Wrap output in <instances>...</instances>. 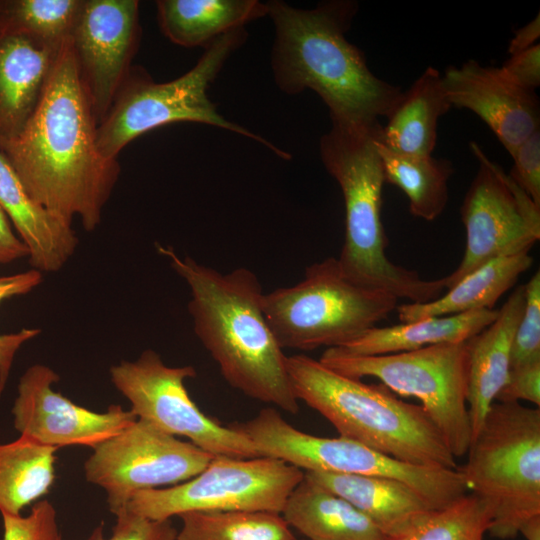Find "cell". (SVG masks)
<instances>
[{
	"label": "cell",
	"instance_id": "cell-1",
	"mask_svg": "<svg viewBox=\"0 0 540 540\" xmlns=\"http://www.w3.org/2000/svg\"><path fill=\"white\" fill-rule=\"evenodd\" d=\"M97 127L70 37L32 117L2 151L29 195L51 214L94 231L120 166L97 146Z\"/></svg>",
	"mask_w": 540,
	"mask_h": 540
},
{
	"label": "cell",
	"instance_id": "cell-2",
	"mask_svg": "<svg viewBox=\"0 0 540 540\" xmlns=\"http://www.w3.org/2000/svg\"><path fill=\"white\" fill-rule=\"evenodd\" d=\"M156 249L189 287L194 332L225 381L254 400L298 413L287 356L266 320L256 274L243 267L220 273L171 246Z\"/></svg>",
	"mask_w": 540,
	"mask_h": 540
},
{
	"label": "cell",
	"instance_id": "cell-3",
	"mask_svg": "<svg viewBox=\"0 0 540 540\" xmlns=\"http://www.w3.org/2000/svg\"><path fill=\"white\" fill-rule=\"evenodd\" d=\"M266 5L275 27L271 67L282 92L314 91L331 121L369 124L388 117L403 91L374 75L363 52L347 40L356 2L325 1L313 9L279 0Z\"/></svg>",
	"mask_w": 540,
	"mask_h": 540
},
{
	"label": "cell",
	"instance_id": "cell-4",
	"mask_svg": "<svg viewBox=\"0 0 540 540\" xmlns=\"http://www.w3.org/2000/svg\"><path fill=\"white\" fill-rule=\"evenodd\" d=\"M382 124L332 121L319 142L327 172L338 183L345 207L344 242L338 259L357 285L388 292L407 303H425L445 289L443 278L423 279L417 271L393 263L381 218L385 184L377 140Z\"/></svg>",
	"mask_w": 540,
	"mask_h": 540
},
{
	"label": "cell",
	"instance_id": "cell-5",
	"mask_svg": "<svg viewBox=\"0 0 540 540\" xmlns=\"http://www.w3.org/2000/svg\"><path fill=\"white\" fill-rule=\"evenodd\" d=\"M298 400L321 414L339 436L406 463L458 468L421 405L399 399L383 384L340 374L305 354L287 356Z\"/></svg>",
	"mask_w": 540,
	"mask_h": 540
},
{
	"label": "cell",
	"instance_id": "cell-6",
	"mask_svg": "<svg viewBox=\"0 0 540 540\" xmlns=\"http://www.w3.org/2000/svg\"><path fill=\"white\" fill-rule=\"evenodd\" d=\"M245 28L235 29L204 49L195 66L180 77L154 82L141 67H132L105 118L97 127V146L107 159L117 160L120 151L137 137L176 122L208 124L260 142L278 157L291 155L248 129L225 119L207 91L228 57L246 40Z\"/></svg>",
	"mask_w": 540,
	"mask_h": 540
},
{
	"label": "cell",
	"instance_id": "cell-7",
	"mask_svg": "<svg viewBox=\"0 0 540 540\" xmlns=\"http://www.w3.org/2000/svg\"><path fill=\"white\" fill-rule=\"evenodd\" d=\"M458 467L468 491L492 507L488 531L513 538L540 515V407L495 402Z\"/></svg>",
	"mask_w": 540,
	"mask_h": 540
},
{
	"label": "cell",
	"instance_id": "cell-8",
	"mask_svg": "<svg viewBox=\"0 0 540 540\" xmlns=\"http://www.w3.org/2000/svg\"><path fill=\"white\" fill-rule=\"evenodd\" d=\"M398 298L355 284L338 259L305 270L297 284L264 293L263 311L282 349L311 351L341 347L377 326L398 306Z\"/></svg>",
	"mask_w": 540,
	"mask_h": 540
},
{
	"label": "cell",
	"instance_id": "cell-9",
	"mask_svg": "<svg viewBox=\"0 0 540 540\" xmlns=\"http://www.w3.org/2000/svg\"><path fill=\"white\" fill-rule=\"evenodd\" d=\"M229 425L246 435L260 456L280 459L304 472L393 478L416 490L433 509L468 493L459 468L413 465L341 436L311 435L294 428L273 407Z\"/></svg>",
	"mask_w": 540,
	"mask_h": 540
},
{
	"label": "cell",
	"instance_id": "cell-10",
	"mask_svg": "<svg viewBox=\"0 0 540 540\" xmlns=\"http://www.w3.org/2000/svg\"><path fill=\"white\" fill-rule=\"evenodd\" d=\"M318 360L345 376L374 377L394 394L418 399L452 455L457 459L467 453L471 428L466 341L373 356L327 348Z\"/></svg>",
	"mask_w": 540,
	"mask_h": 540
},
{
	"label": "cell",
	"instance_id": "cell-11",
	"mask_svg": "<svg viewBox=\"0 0 540 540\" xmlns=\"http://www.w3.org/2000/svg\"><path fill=\"white\" fill-rule=\"evenodd\" d=\"M305 472L271 457L214 456L193 478L173 486L137 492L129 511L168 520L191 511H268L282 513Z\"/></svg>",
	"mask_w": 540,
	"mask_h": 540
},
{
	"label": "cell",
	"instance_id": "cell-12",
	"mask_svg": "<svg viewBox=\"0 0 540 540\" xmlns=\"http://www.w3.org/2000/svg\"><path fill=\"white\" fill-rule=\"evenodd\" d=\"M196 374L191 365L168 366L152 349L110 368L111 382L129 401L137 419L185 437L213 456L260 457L246 435L207 416L191 399L185 381Z\"/></svg>",
	"mask_w": 540,
	"mask_h": 540
},
{
	"label": "cell",
	"instance_id": "cell-13",
	"mask_svg": "<svg viewBox=\"0 0 540 540\" xmlns=\"http://www.w3.org/2000/svg\"><path fill=\"white\" fill-rule=\"evenodd\" d=\"M92 450L84 463L85 478L105 491L114 515L137 492L183 483L214 457L141 419Z\"/></svg>",
	"mask_w": 540,
	"mask_h": 540
},
{
	"label": "cell",
	"instance_id": "cell-14",
	"mask_svg": "<svg viewBox=\"0 0 540 540\" xmlns=\"http://www.w3.org/2000/svg\"><path fill=\"white\" fill-rule=\"evenodd\" d=\"M470 148L478 170L461 206L466 246L459 265L443 277L445 289L486 262L529 253L540 239V206L477 143Z\"/></svg>",
	"mask_w": 540,
	"mask_h": 540
},
{
	"label": "cell",
	"instance_id": "cell-15",
	"mask_svg": "<svg viewBox=\"0 0 540 540\" xmlns=\"http://www.w3.org/2000/svg\"><path fill=\"white\" fill-rule=\"evenodd\" d=\"M141 38L136 0H83L70 39L99 123L131 70Z\"/></svg>",
	"mask_w": 540,
	"mask_h": 540
},
{
	"label": "cell",
	"instance_id": "cell-16",
	"mask_svg": "<svg viewBox=\"0 0 540 540\" xmlns=\"http://www.w3.org/2000/svg\"><path fill=\"white\" fill-rule=\"evenodd\" d=\"M59 379L43 364H34L22 374L12 407L13 424L20 435L56 449L74 445L93 448L137 420L121 405H110L99 413L75 404L54 390Z\"/></svg>",
	"mask_w": 540,
	"mask_h": 540
},
{
	"label": "cell",
	"instance_id": "cell-17",
	"mask_svg": "<svg viewBox=\"0 0 540 540\" xmlns=\"http://www.w3.org/2000/svg\"><path fill=\"white\" fill-rule=\"evenodd\" d=\"M442 79L451 105L474 112L510 155L539 130L536 93L510 82L499 68L470 59L459 67L448 66Z\"/></svg>",
	"mask_w": 540,
	"mask_h": 540
},
{
	"label": "cell",
	"instance_id": "cell-18",
	"mask_svg": "<svg viewBox=\"0 0 540 540\" xmlns=\"http://www.w3.org/2000/svg\"><path fill=\"white\" fill-rule=\"evenodd\" d=\"M63 43L0 27V151L35 112Z\"/></svg>",
	"mask_w": 540,
	"mask_h": 540
},
{
	"label": "cell",
	"instance_id": "cell-19",
	"mask_svg": "<svg viewBox=\"0 0 540 540\" xmlns=\"http://www.w3.org/2000/svg\"><path fill=\"white\" fill-rule=\"evenodd\" d=\"M525 306L524 285L508 297L497 317L466 341L467 410L471 441L479 433L510 371L511 345ZM470 441V442H471Z\"/></svg>",
	"mask_w": 540,
	"mask_h": 540
},
{
	"label": "cell",
	"instance_id": "cell-20",
	"mask_svg": "<svg viewBox=\"0 0 540 540\" xmlns=\"http://www.w3.org/2000/svg\"><path fill=\"white\" fill-rule=\"evenodd\" d=\"M0 206L27 245L32 269L57 272L75 253L79 241L72 224L51 214L29 195L2 152Z\"/></svg>",
	"mask_w": 540,
	"mask_h": 540
},
{
	"label": "cell",
	"instance_id": "cell-21",
	"mask_svg": "<svg viewBox=\"0 0 540 540\" xmlns=\"http://www.w3.org/2000/svg\"><path fill=\"white\" fill-rule=\"evenodd\" d=\"M305 477L349 501L396 540L434 510L406 483L388 477L305 472Z\"/></svg>",
	"mask_w": 540,
	"mask_h": 540
},
{
	"label": "cell",
	"instance_id": "cell-22",
	"mask_svg": "<svg viewBox=\"0 0 540 540\" xmlns=\"http://www.w3.org/2000/svg\"><path fill=\"white\" fill-rule=\"evenodd\" d=\"M281 515L306 540H391L349 501L305 475Z\"/></svg>",
	"mask_w": 540,
	"mask_h": 540
},
{
	"label": "cell",
	"instance_id": "cell-23",
	"mask_svg": "<svg viewBox=\"0 0 540 540\" xmlns=\"http://www.w3.org/2000/svg\"><path fill=\"white\" fill-rule=\"evenodd\" d=\"M533 264L529 253L504 256L486 262L425 303H403L396 310L400 322L492 310L519 277Z\"/></svg>",
	"mask_w": 540,
	"mask_h": 540
},
{
	"label": "cell",
	"instance_id": "cell-24",
	"mask_svg": "<svg viewBox=\"0 0 540 540\" xmlns=\"http://www.w3.org/2000/svg\"><path fill=\"white\" fill-rule=\"evenodd\" d=\"M451 107L442 75L428 67L402 93L382 125L380 142L397 153L430 156L437 141L438 120Z\"/></svg>",
	"mask_w": 540,
	"mask_h": 540
},
{
	"label": "cell",
	"instance_id": "cell-25",
	"mask_svg": "<svg viewBox=\"0 0 540 540\" xmlns=\"http://www.w3.org/2000/svg\"><path fill=\"white\" fill-rule=\"evenodd\" d=\"M498 315V309L424 318L392 326H374L345 343L339 350L362 356L385 355L444 344L465 342Z\"/></svg>",
	"mask_w": 540,
	"mask_h": 540
},
{
	"label": "cell",
	"instance_id": "cell-26",
	"mask_svg": "<svg viewBox=\"0 0 540 540\" xmlns=\"http://www.w3.org/2000/svg\"><path fill=\"white\" fill-rule=\"evenodd\" d=\"M157 19L163 34L183 47H206L216 38L267 15L257 0H159Z\"/></svg>",
	"mask_w": 540,
	"mask_h": 540
},
{
	"label": "cell",
	"instance_id": "cell-27",
	"mask_svg": "<svg viewBox=\"0 0 540 540\" xmlns=\"http://www.w3.org/2000/svg\"><path fill=\"white\" fill-rule=\"evenodd\" d=\"M56 451L25 435L0 443V513L21 514L49 492Z\"/></svg>",
	"mask_w": 540,
	"mask_h": 540
},
{
	"label": "cell",
	"instance_id": "cell-28",
	"mask_svg": "<svg viewBox=\"0 0 540 540\" xmlns=\"http://www.w3.org/2000/svg\"><path fill=\"white\" fill-rule=\"evenodd\" d=\"M381 136V135H380ZM385 183L401 189L409 201V210L426 221L438 218L449 199L448 182L453 167L446 159L406 155L394 152L377 140Z\"/></svg>",
	"mask_w": 540,
	"mask_h": 540
},
{
	"label": "cell",
	"instance_id": "cell-29",
	"mask_svg": "<svg viewBox=\"0 0 540 540\" xmlns=\"http://www.w3.org/2000/svg\"><path fill=\"white\" fill-rule=\"evenodd\" d=\"M177 540H297L279 513L191 511L179 515Z\"/></svg>",
	"mask_w": 540,
	"mask_h": 540
},
{
	"label": "cell",
	"instance_id": "cell-30",
	"mask_svg": "<svg viewBox=\"0 0 540 540\" xmlns=\"http://www.w3.org/2000/svg\"><path fill=\"white\" fill-rule=\"evenodd\" d=\"M83 0H0V27L62 43L71 36Z\"/></svg>",
	"mask_w": 540,
	"mask_h": 540
},
{
	"label": "cell",
	"instance_id": "cell-31",
	"mask_svg": "<svg viewBox=\"0 0 540 540\" xmlns=\"http://www.w3.org/2000/svg\"><path fill=\"white\" fill-rule=\"evenodd\" d=\"M492 507L482 497L467 493L434 509L396 540H483L492 520Z\"/></svg>",
	"mask_w": 540,
	"mask_h": 540
},
{
	"label": "cell",
	"instance_id": "cell-32",
	"mask_svg": "<svg viewBox=\"0 0 540 540\" xmlns=\"http://www.w3.org/2000/svg\"><path fill=\"white\" fill-rule=\"evenodd\" d=\"M42 282V273L30 269L0 277V303L30 293ZM40 334L39 329L23 328L15 333L0 334V395L4 392L15 355L21 346Z\"/></svg>",
	"mask_w": 540,
	"mask_h": 540
},
{
	"label": "cell",
	"instance_id": "cell-33",
	"mask_svg": "<svg viewBox=\"0 0 540 540\" xmlns=\"http://www.w3.org/2000/svg\"><path fill=\"white\" fill-rule=\"evenodd\" d=\"M525 306L516 327L510 369L540 361V271L524 285Z\"/></svg>",
	"mask_w": 540,
	"mask_h": 540
},
{
	"label": "cell",
	"instance_id": "cell-34",
	"mask_svg": "<svg viewBox=\"0 0 540 540\" xmlns=\"http://www.w3.org/2000/svg\"><path fill=\"white\" fill-rule=\"evenodd\" d=\"M3 540H60L62 539L57 513L48 500L35 502L28 515L1 513Z\"/></svg>",
	"mask_w": 540,
	"mask_h": 540
},
{
	"label": "cell",
	"instance_id": "cell-35",
	"mask_svg": "<svg viewBox=\"0 0 540 540\" xmlns=\"http://www.w3.org/2000/svg\"><path fill=\"white\" fill-rule=\"evenodd\" d=\"M115 517L109 538L104 537L103 524H100L86 540H177L178 530L170 519L152 520L126 508L116 513Z\"/></svg>",
	"mask_w": 540,
	"mask_h": 540
},
{
	"label": "cell",
	"instance_id": "cell-36",
	"mask_svg": "<svg viewBox=\"0 0 540 540\" xmlns=\"http://www.w3.org/2000/svg\"><path fill=\"white\" fill-rule=\"evenodd\" d=\"M509 176L540 206V131L534 132L511 155Z\"/></svg>",
	"mask_w": 540,
	"mask_h": 540
},
{
	"label": "cell",
	"instance_id": "cell-37",
	"mask_svg": "<svg viewBox=\"0 0 540 540\" xmlns=\"http://www.w3.org/2000/svg\"><path fill=\"white\" fill-rule=\"evenodd\" d=\"M528 401L540 407V361L510 369L496 402Z\"/></svg>",
	"mask_w": 540,
	"mask_h": 540
},
{
	"label": "cell",
	"instance_id": "cell-38",
	"mask_svg": "<svg viewBox=\"0 0 540 540\" xmlns=\"http://www.w3.org/2000/svg\"><path fill=\"white\" fill-rule=\"evenodd\" d=\"M499 69L516 86L535 92L540 85V45L511 55Z\"/></svg>",
	"mask_w": 540,
	"mask_h": 540
},
{
	"label": "cell",
	"instance_id": "cell-39",
	"mask_svg": "<svg viewBox=\"0 0 540 540\" xmlns=\"http://www.w3.org/2000/svg\"><path fill=\"white\" fill-rule=\"evenodd\" d=\"M28 256L27 245L13 231L9 217L0 206V265L28 258Z\"/></svg>",
	"mask_w": 540,
	"mask_h": 540
},
{
	"label": "cell",
	"instance_id": "cell-40",
	"mask_svg": "<svg viewBox=\"0 0 540 540\" xmlns=\"http://www.w3.org/2000/svg\"><path fill=\"white\" fill-rule=\"evenodd\" d=\"M539 37L540 14L538 13L529 23L515 31L514 37L511 39L508 46V53L514 55L531 48L538 44L537 40Z\"/></svg>",
	"mask_w": 540,
	"mask_h": 540
},
{
	"label": "cell",
	"instance_id": "cell-41",
	"mask_svg": "<svg viewBox=\"0 0 540 540\" xmlns=\"http://www.w3.org/2000/svg\"><path fill=\"white\" fill-rule=\"evenodd\" d=\"M521 533L526 540H540V515L526 520L520 527Z\"/></svg>",
	"mask_w": 540,
	"mask_h": 540
},
{
	"label": "cell",
	"instance_id": "cell-42",
	"mask_svg": "<svg viewBox=\"0 0 540 540\" xmlns=\"http://www.w3.org/2000/svg\"><path fill=\"white\" fill-rule=\"evenodd\" d=\"M306 540V539H305Z\"/></svg>",
	"mask_w": 540,
	"mask_h": 540
}]
</instances>
